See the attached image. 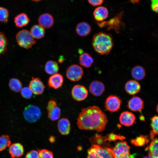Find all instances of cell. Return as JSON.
<instances>
[{"instance_id": "cell-1", "label": "cell", "mask_w": 158, "mask_h": 158, "mask_svg": "<svg viewBox=\"0 0 158 158\" xmlns=\"http://www.w3.org/2000/svg\"><path fill=\"white\" fill-rule=\"evenodd\" d=\"M108 122L105 113L99 107L93 106L81 109L77 124L80 129L101 132L105 130Z\"/></svg>"}, {"instance_id": "cell-2", "label": "cell", "mask_w": 158, "mask_h": 158, "mask_svg": "<svg viewBox=\"0 0 158 158\" xmlns=\"http://www.w3.org/2000/svg\"><path fill=\"white\" fill-rule=\"evenodd\" d=\"M92 44L94 50L99 54H108L114 46L112 37L108 33L104 32H98L93 36Z\"/></svg>"}, {"instance_id": "cell-3", "label": "cell", "mask_w": 158, "mask_h": 158, "mask_svg": "<svg viewBox=\"0 0 158 158\" xmlns=\"http://www.w3.org/2000/svg\"><path fill=\"white\" fill-rule=\"evenodd\" d=\"M16 38L18 45L25 49L31 48L36 42L30 32L26 29L19 31L16 34Z\"/></svg>"}, {"instance_id": "cell-4", "label": "cell", "mask_w": 158, "mask_h": 158, "mask_svg": "<svg viewBox=\"0 0 158 158\" xmlns=\"http://www.w3.org/2000/svg\"><path fill=\"white\" fill-rule=\"evenodd\" d=\"M123 13V12L120 13L108 21L97 22V25L100 28L105 27L107 30L113 29L116 33H119L121 28L125 25L121 21Z\"/></svg>"}, {"instance_id": "cell-5", "label": "cell", "mask_w": 158, "mask_h": 158, "mask_svg": "<svg viewBox=\"0 0 158 158\" xmlns=\"http://www.w3.org/2000/svg\"><path fill=\"white\" fill-rule=\"evenodd\" d=\"M87 158H113L106 148L94 144L87 150Z\"/></svg>"}, {"instance_id": "cell-6", "label": "cell", "mask_w": 158, "mask_h": 158, "mask_svg": "<svg viewBox=\"0 0 158 158\" xmlns=\"http://www.w3.org/2000/svg\"><path fill=\"white\" fill-rule=\"evenodd\" d=\"M41 111L37 106L29 104L25 107L23 111V115L26 121L30 123H34L40 118Z\"/></svg>"}, {"instance_id": "cell-7", "label": "cell", "mask_w": 158, "mask_h": 158, "mask_svg": "<svg viewBox=\"0 0 158 158\" xmlns=\"http://www.w3.org/2000/svg\"><path fill=\"white\" fill-rule=\"evenodd\" d=\"M114 158H119L127 154L130 153V147L126 141H121L115 143L113 148H107Z\"/></svg>"}, {"instance_id": "cell-8", "label": "cell", "mask_w": 158, "mask_h": 158, "mask_svg": "<svg viewBox=\"0 0 158 158\" xmlns=\"http://www.w3.org/2000/svg\"><path fill=\"white\" fill-rule=\"evenodd\" d=\"M83 72L82 68L77 64H73L67 69L66 75L67 78L72 81H77L82 78Z\"/></svg>"}, {"instance_id": "cell-9", "label": "cell", "mask_w": 158, "mask_h": 158, "mask_svg": "<svg viewBox=\"0 0 158 158\" xmlns=\"http://www.w3.org/2000/svg\"><path fill=\"white\" fill-rule=\"evenodd\" d=\"M121 103V100L118 97L111 95L106 98L105 107L106 110L110 112H116L120 109Z\"/></svg>"}, {"instance_id": "cell-10", "label": "cell", "mask_w": 158, "mask_h": 158, "mask_svg": "<svg viewBox=\"0 0 158 158\" xmlns=\"http://www.w3.org/2000/svg\"><path fill=\"white\" fill-rule=\"evenodd\" d=\"M73 98L75 100L80 101L86 99L87 97L88 92L84 86L77 85L73 86L71 90Z\"/></svg>"}, {"instance_id": "cell-11", "label": "cell", "mask_w": 158, "mask_h": 158, "mask_svg": "<svg viewBox=\"0 0 158 158\" xmlns=\"http://www.w3.org/2000/svg\"><path fill=\"white\" fill-rule=\"evenodd\" d=\"M29 87L33 93L35 95H40L43 93L45 87L40 79L32 77L30 83Z\"/></svg>"}, {"instance_id": "cell-12", "label": "cell", "mask_w": 158, "mask_h": 158, "mask_svg": "<svg viewBox=\"0 0 158 158\" xmlns=\"http://www.w3.org/2000/svg\"><path fill=\"white\" fill-rule=\"evenodd\" d=\"M136 119L135 115L132 112L124 111L122 112L119 117L120 123L126 126H130L135 123Z\"/></svg>"}, {"instance_id": "cell-13", "label": "cell", "mask_w": 158, "mask_h": 158, "mask_svg": "<svg viewBox=\"0 0 158 158\" xmlns=\"http://www.w3.org/2000/svg\"><path fill=\"white\" fill-rule=\"evenodd\" d=\"M128 105V108L131 111H140L144 108V102L140 97L134 96L129 101Z\"/></svg>"}, {"instance_id": "cell-14", "label": "cell", "mask_w": 158, "mask_h": 158, "mask_svg": "<svg viewBox=\"0 0 158 158\" xmlns=\"http://www.w3.org/2000/svg\"><path fill=\"white\" fill-rule=\"evenodd\" d=\"M105 89V86L103 83L98 80L92 81L89 86L90 92L95 96L101 95L104 92Z\"/></svg>"}, {"instance_id": "cell-15", "label": "cell", "mask_w": 158, "mask_h": 158, "mask_svg": "<svg viewBox=\"0 0 158 158\" xmlns=\"http://www.w3.org/2000/svg\"><path fill=\"white\" fill-rule=\"evenodd\" d=\"M8 151L12 158H18L23 155L24 147L20 143H15L11 144L9 147Z\"/></svg>"}, {"instance_id": "cell-16", "label": "cell", "mask_w": 158, "mask_h": 158, "mask_svg": "<svg viewBox=\"0 0 158 158\" xmlns=\"http://www.w3.org/2000/svg\"><path fill=\"white\" fill-rule=\"evenodd\" d=\"M63 82V78L62 75L57 73L52 75L49 78L48 84L51 87L57 89L62 86Z\"/></svg>"}, {"instance_id": "cell-17", "label": "cell", "mask_w": 158, "mask_h": 158, "mask_svg": "<svg viewBox=\"0 0 158 158\" xmlns=\"http://www.w3.org/2000/svg\"><path fill=\"white\" fill-rule=\"evenodd\" d=\"M108 9L103 6L98 7L95 9L93 13L95 19L98 22L104 21L108 17Z\"/></svg>"}, {"instance_id": "cell-18", "label": "cell", "mask_w": 158, "mask_h": 158, "mask_svg": "<svg viewBox=\"0 0 158 158\" xmlns=\"http://www.w3.org/2000/svg\"><path fill=\"white\" fill-rule=\"evenodd\" d=\"M38 22L39 25L44 28L48 29L52 27L54 23L52 16L49 13H44L39 17Z\"/></svg>"}, {"instance_id": "cell-19", "label": "cell", "mask_w": 158, "mask_h": 158, "mask_svg": "<svg viewBox=\"0 0 158 158\" xmlns=\"http://www.w3.org/2000/svg\"><path fill=\"white\" fill-rule=\"evenodd\" d=\"M125 89L126 92L129 95H135L140 91L141 86L137 81L130 80L126 83Z\"/></svg>"}, {"instance_id": "cell-20", "label": "cell", "mask_w": 158, "mask_h": 158, "mask_svg": "<svg viewBox=\"0 0 158 158\" xmlns=\"http://www.w3.org/2000/svg\"><path fill=\"white\" fill-rule=\"evenodd\" d=\"M91 28L88 23L85 22L79 23L75 28V32L79 36L85 37L88 35L90 33Z\"/></svg>"}, {"instance_id": "cell-21", "label": "cell", "mask_w": 158, "mask_h": 158, "mask_svg": "<svg viewBox=\"0 0 158 158\" xmlns=\"http://www.w3.org/2000/svg\"><path fill=\"white\" fill-rule=\"evenodd\" d=\"M58 130L63 135H68L71 130V124L69 121L66 118L60 119L57 124Z\"/></svg>"}, {"instance_id": "cell-22", "label": "cell", "mask_w": 158, "mask_h": 158, "mask_svg": "<svg viewBox=\"0 0 158 158\" xmlns=\"http://www.w3.org/2000/svg\"><path fill=\"white\" fill-rule=\"evenodd\" d=\"M30 20L28 15L25 13H21L17 15L14 18L16 26L21 28L27 25Z\"/></svg>"}, {"instance_id": "cell-23", "label": "cell", "mask_w": 158, "mask_h": 158, "mask_svg": "<svg viewBox=\"0 0 158 158\" xmlns=\"http://www.w3.org/2000/svg\"><path fill=\"white\" fill-rule=\"evenodd\" d=\"M79 59L80 65L85 68L90 67L94 61L91 56L89 53L85 52L80 54Z\"/></svg>"}, {"instance_id": "cell-24", "label": "cell", "mask_w": 158, "mask_h": 158, "mask_svg": "<svg viewBox=\"0 0 158 158\" xmlns=\"http://www.w3.org/2000/svg\"><path fill=\"white\" fill-rule=\"evenodd\" d=\"M146 149L152 158H158V138L153 139Z\"/></svg>"}, {"instance_id": "cell-25", "label": "cell", "mask_w": 158, "mask_h": 158, "mask_svg": "<svg viewBox=\"0 0 158 158\" xmlns=\"http://www.w3.org/2000/svg\"><path fill=\"white\" fill-rule=\"evenodd\" d=\"M30 32L35 38L40 39L43 38L45 34L44 28L40 25H35L30 28Z\"/></svg>"}, {"instance_id": "cell-26", "label": "cell", "mask_w": 158, "mask_h": 158, "mask_svg": "<svg viewBox=\"0 0 158 158\" xmlns=\"http://www.w3.org/2000/svg\"><path fill=\"white\" fill-rule=\"evenodd\" d=\"M59 70V66L56 61L49 60L46 63L44 66V70L47 74L53 75L57 73Z\"/></svg>"}, {"instance_id": "cell-27", "label": "cell", "mask_w": 158, "mask_h": 158, "mask_svg": "<svg viewBox=\"0 0 158 158\" xmlns=\"http://www.w3.org/2000/svg\"><path fill=\"white\" fill-rule=\"evenodd\" d=\"M131 74L133 77L136 80H140L145 76V71L141 66H137L134 67L131 70Z\"/></svg>"}, {"instance_id": "cell-28", "label": "cell", "mask_w": 158, "mask_h": 158, "mask_svg": "<svg viewBox=\"0 0 158 158\" xmlns=\"http://www.w3.org/2000/svg\"><path fill=\"white\" fill-rule=\"evenodd\" d=\"M8 86L11 91L15 92H18L22 88L23 85L19 79L13 78L10 80Z\"/></svg>"}, {"instance_id": "cell-29", "label": "cell", "mask_w": 158, "mask_h": 158, "mask_svg": "<svg viewBox=\"0 0 158 158\" xmlns=\"http://www.w3.org/2000/svg\"><path fill=\"white\" fill-rule=\"evenodd\" d=\"M151 126L152 130L150 132V137L153 140L156 135H158V116H154L151 118Z\"/></svg>"}, {"instance_id": "cell-30", "label": "cell", "mask_w": 158, "mask_h": 158, "mask_svg": "<svg viewBox=\"0 0 158 158\" xmlns=\"http://www.w3.org/2000/svg\"><path fill=\"white\" fill-rule=\"evenodd\" d=\"M11 141L10 137L7 135L0 136V151L4 150L11 145Z\"/></svg>"}, {"instance_id": "cell-31", "label": "cell", "mask_w": 158, "mask_h": 158, "mask_svg": "<svg viewBox=\"0 0 158 158\" xmlns=\"http://www.w3.org/2000/svg\"><path fill=\"white\" fill-rule=\"evenodd\" d=\"M8 45L7 39L3 33L0 32V55L6 51Z\"/></svg>"}, {"instance_id": "cell-32", "label": "cell", "mask_w": 158, "mask_h": 158, "mask_svg": "<svg viewBox=\"0 0 158 158\" xmlns=\"http://www.w3.org/2000/svg\"><path fill=\"white\" fill-rule=\"evenodd\" d=\"M48 117L51 121H54L58 120L60 117L61 111L60 108L56 106L48 111Z\"/></svg>"}, {"instance_id": "cell-33", "label": "cell", "mask_w": 158, "mask_h": 158, "mask_svg": "<svg viewBox=\"0 0 158 158\" xmlns=\"http://www.w3.org/2000/svg\"><path fill=\"white\" fill-rule=\"evenodd\" d=\"M148 141L149 140L146 136L142 135L132 140L131 142L135 146H141L147 143Z\"/></svg>"}, {"instance_id": "cell-34", "label": "cell", "mask_w": 158, "mask_h": 158, "mask_svg": "<svg viewBox=\"0 0 158 158\" xmlns=\"http://www.w3.org/2000/svg\"><path fill=\"white\" fill-rule=\"evenodd\" d=\"M90 141L92 143L96 144L99 145H107L105 140L104 136L99 134H96L94 136L90 138Z\"/></svg>"}, {"instance_id": "cell-35", "label": "cell", "mask_w": 158, "mask_h": 158, "mask_svg": "<svg viewBox=\"0 0 158 158\" xmlns=\"http://www.w3.org/2000/svg\"><path fill=\"white\" fill-rule=\"evenodd\" d=\"M9 12L6 8L0 7V22L6 23L8 21Z\"/></svg>"}, {"instance_id": "cell-36", "label": "cell", "mask_w": 158, "mask_h": 158, "mask_svg": "<svg viewBox=\"0 0 158 158\" xmlns=\"http://www.w3.org/2000/svg\"><path fill=\"white\" fill-rule=\"evenodd\" d=\"M104 138L106 142L108 141L109 142L115 141L118 140H122L125 139V137L123 136L117 135L112 133L107 135L104 136Z\"/></svg>"}, {"instance_id": "cell-37", "label": "cell", "mask_w": 158, "mask_h": 158, "mask_svg": "<svg viewBox=\"0 0 158 158\" xmlns=\"http://www.w3.org/2000/svg\"><path fill=\"white\" fill-rule=\"evenodd\" d=\"M20 93L22 97L26 99L30 98L33 94L32 92L29 87H27L23 88L20 91Z\"/></svg>"}, {"instance_id": "cell-38", "label": "cell", "mask_w": 158, "mask_h": 158, "mask_svg": "<svg viewBox=\"0 0 158 158\" xmlns=\"http://www.w3.org/2000/svg\"><path fill=\"white\" fill-rule=\"evenodd\" d=\"M40 158H53V155L50 151L45 149L39 150Z\"/></svg>"}, {"instance_id": "cell-39", "label": "cell", "mask_w": 158, "mask_h": 158, "mask_svg": "<svg viewBox=\"0 0 158 158\" xmlns=\"http://www.w3.org/2000/svg\"><path fill=\"white\" fill-rule=\"evenodd\" d=\"M25 158H40L38 151L35 150H32L27 153Z\"/></svg>"}, {"instance_id": "cell-40", "label": "cell", "mask_w": 158, "mask_h": 158, "mask_svg": "<svg viewBox=\"0 0 158 158\" xmlns=\"http://www.w3.org/2000/svg\"><path fill=\"white\" fill-rule=\"evenodd\" d=\"M56 102L54 100H49L48 103L47 107V110L48 111H49L57 106Z\"/></svg>"}, {"instance_id": "cell-41", "label": "cell", "mask_w": 158, "mask_h": 158, "mask_svg": "<svg viewBox=\"0 0 158 158\" xmlns=\"http://www.w3.org/2000/svg\"><path fill=\"white\" fill-rule=\"evenodd\" d=\"M151 8L153 11L158 13V0H151Z\"/></svg>"}, {"instance_id": "cell-42", "label": "cell", "mask_w": 158, "mask_h": 158, "mask_svg": "<svg viewBox=\"0 0 158 158\" xmlns=\"http://www.w3.org/2000/svg\"><path fill=\"white\" fill-rule=\"evenodd\" d=\"M88 2L93 6H98L101 5L104 0H87Z\"/></svg>"}, {"instance_id": "cell-43", "label": "cell", "mask_w": 158, "mask_h": 158, "mask_svg": "<svg viewBox=\"0 0 158 158\" xmlns=\"http://www.w3.org/2000/svg\"><path fill=\"white\" fill-rule=\"evenodd\" d=\"M135 154H130V153L124 155L119 158H135Z\"/></svg>"}, {"instance_id": "cell-44", "label": "cell", "mask_w": 158, "mask_h": 158, "mask_svg": "<svg viewBox=\"0 0 158 158\" xmlns=\"http://www.w3.org/2000/svg\"><path fill=\"white\" fill-rule=\"evenodd\" d=\"M49 141L51 143L54 142L55 140V137L53 136H51L49 139Z\"/></svg>"}, {"instance_id": "cell-45", "label": "cell", "mask_w": 158, "mask_h": 158, "mask_svg": "<svg viewBox=\"0 0 158 158\" xmlns=\"http://www.w3.org/2000/svg\"><path fill=\"white\" fill-rule=\"evenodd\" d=\"M142 158H152V157L150 155H149L147 156H146Z\"/></svg>"}, {"instance_id": "cell-46", "label": "cell", "mask_w": 158, "mask_h": 158, "mask_svg": "<svg viewBox=\"0 0 158 158\" xmlns=\"http://www.w3.org/2000/svg\"><path fill=\"white\" fill-rule=\"evenodd\" d=\"M156 109V111H157V112L158 113V104H157V105Z\"/></svg>"}, {"instance_id": "cell-47", "label": "cell", "mask_w": 158, "mask_h": 158, "mask_svg": "<svg viewBox=\"0 0 158 158\" xmlns=\"http://www.w3.org/2000/svg\"><path fill=\"white\" fill-rule=\"evenodd\" d=\"M31 0L37 2V1H41V0Z\"/></svg>"}]
</instances>
